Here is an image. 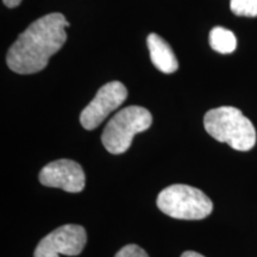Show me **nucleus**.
Masks as SVG:
<instances>
[{"mask_svg":"<svg viewBox=\"0 0 257 257\" xmlns=\"http://www.w3.org/2000/svg\"><path fill=\"white\" fill-rule=\"evenodd\" d=\"M66 17L55 12L38 18L19 35L8 51L9 68L17 74H34L48 66L50 57L67 41Z\"/></svg>","mask_w":257,"mask_h":257,"instance_id":"obj_1","label":"nucleus"},{"mask_svg":"<svg viewBox=\"0 0 257 257\" xmlns=\"http://www.w3.org/2000/svg\"><path fill=\"white\" fill-rule=\"evenodd\" d=\"M207 134L234 150L249 152L256 144V130L250 119L233 106L210 110L204 117Z\"/></svg>","mask_w":257,"mask_h":257,"instance_id":"obj_2","label":"nucleus"},{"mask_svg":"<svg viewBox=\"0 0 257 257\" xmlns=\"http://www.w3.org/2000/svg\"><path fill=\"white\" fill-rule=\"evenodd\" d=\"M156 205L167 216L181 220L205 219L213 211V204L204 192L181 184L161 191Z\"/></svg>","mask_w":257,"mask_h":257,"instance_id":"obj_3","label":"nucleus"},{"mask_svg":"<svg viewBox=\"0 0 257 257\" xmlns=\"http://www.w3.org/2000/svg\"><path fill=\"white\" fill-rule=\"evenodd\" d=\"M153 115L141 106H127L111 118L101 135L105 149L113 155L124 154L133 143L135 135L152 126Z\"/></svg>","mask_w":257,"mask_h":257,"instance_id":"obj_4","label":"nucleus"},{"mask_svg":"<svg viewBox=\"0 0 257 257\" xmlns=\"http://www.w3.org/2000/svg\"><path fill=\"white\" fill-rule=\"evenodd\" d=\"M86 243L87 233L82 226L75 224L63 225L41 239L34 257L78 256L82 252Z\"/></svg>","mask_w":257,"mask_h":257,"instance_id":"obj_5","label":"nucleus"},{"mask_svg":"<svg viewBox=\"0 0 257 257\" xmlns=\"http://www.w3.org/2000/svg\"><path fill=\"white\" fill-rule=\"evenodd\" d=\"M127 98V89L119 81H111L100 87L94 99L83 108L80 123L86 130H94L117 110Z\"/></svg>","mask_w":257,"mask_h":257,"instance_id":"obj_6","label":"nucleus"},{"mask_svg":"<svg viewBox=\"0 0 257 257\" xmlns=\"http://www.w3.org/2000/svg\"><path fill=\"white\" fill-rule=\"evenodd\" d=\"M40 182L47 187L61 188L68 193H80L85 188L86 176L78 162L62 159L53 161L42 168Z\"/></svg>","mask_w":257,"mask_h":257,"instance_id":"obj_7","label":"nucleus"},{"mask_svg":"<svg viewBox=\"0 0 257 257\" xmlns=\"http://www.w3.org/2000/svg\"><path fill=\"white\" fill-rule=\"evenodd\" d=\"M150 59L156 69L165 74H172L178 70L179 62L172 48L157 34H150L147 38Z\"/></svg>","mask_w":257,"mask_h":257,"instance_id":"obj_8","label":"nucleus"},{"mask_svg":"<svg viewBox=\"0 0 257 257\" xmlns=\"http://www.w3.org/2000/svg\"><path fill=\"white\" fill-rule=\"evenodd\" d=\"M210 46L219 54H231L236 50L237 40L232 31L221 27L213 28L210 32Z\"/></svg>","mask_w":257,"mask_h":257,"instance_id":"obj_9","label":"nucleus"},{"mask_svg":"<svg viewBox=\"0 0 257 257\" xmlns=\"http://www.w3.org/2000/svg\"><path fill=\"white\" fill-rule=\"evenodd\" d=\"M230 9L238 17H257V0H231Z\"/></svg>","mask_w":257,"mask_h":257,"instance_id":"obj_10","label":"nucleus"},{"mask_svg":"<svg viewBox=\"0 0 257 257\" xmlns=\"http://www.w3.org/2000/svg\"><path fill=\"white\" fill-rule=\"evenodd\" d=\"M114 257H149L148 253L136 244H128L115 253Z\"/></svg>","mask_w":257,"mask_h":257,"instance_id":"obj_11","label":"nucleus"},{"mask_svg":"<svg viewBox=\"0 0 257 257\" xmlns=\"http://www.w3.org/2000/svg\"><path fill=\"white\" fill-rule=\"evenodd\" d=\"M3 3H4L9 9H15L21 4L22 0H3Z\"/></svg>","mask_w":257,"mask_h":257,"instance_id":"obj_12","label":"nucleus"},{"mask_svg":"<svg viewBox=\"0 0 257 257\" xmlns=\"http://www.w3.org/2000/svg\"><path fill=\"white\" fill-rule=\"evenodd\" d=\"M181 257H205V256H202L201 253L195 252V251H185L181 255Z\"/></svg>","mask_w":257,"mask_h":257,"instance_id":"obj_13","label":"nucleus"}]
</instances>
